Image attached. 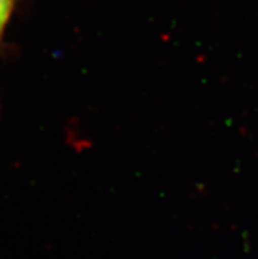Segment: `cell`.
Listing matches in <instances>:
<instances>
[{"instance_id":"obj_1","label":"cell","mask_w":258,"mask_h":259,"mask_svg":"<svg viewBox=\"0 0 258 259\" xmlns=\"http://www.w3.org/2000/svg\"><path fill=\"white\" fill-rule=\"evenodd\" d=\"M13 4H15V0H0V37L3 34L4 28L10 20Z\"/></svg>"}]
</instances>
